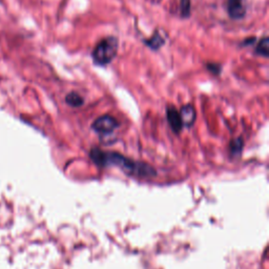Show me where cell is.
I'll use <instances>...</instances> for the list:
<instances>
[{
    "label": "cell",
    "mask_w": 269,
    "mask_h": 269,
    "mask_svg": "<svg viewBox=\"0 0 269 269\" xmlns=\"http://www.w3.org/2000/svg\"><path fill=\"white\" fill-rule=\"evenodd\" d=\"M207 70H209L211 73L215 75H220V73H221V65L218 64V63H214V62H210L207 63Z\"/></svg>",
    "instance_id": "7c38bea8"
},
{
    "label": "cell",
    "mask_w": 269,
    "mask_h": 269,
    "mask_svg": "<svg viewBox=\"0 0 269 269\" xmlns=\"http://www.w3.org/2000/svg\"><path fill=\"white\" fill-rule=\"evenodd\" d=\"M255 53L264 58H268L269 56V38L268 37H264L263 39H261V41L255 47Z\"/></svg>",
    "instance_id": "9c48e42d"
},
{
    "label": "cell",
    "mask_w": 269,
    "mask_h": 269,
    "mask_svg": "<svg viewBox=\"0 0 269 269\" xmlns=\"http://www.w3.org/2000/svg\"><path fill=\"white\" fill-rule=\"evenodd\" d=\"M227 12L229 17L235 20L244 18L246 10L243 6V0H227Z\"/></svg>",
    "instance_id": "5b68a950"
},
{
    "label": "cell",
    "mask_w": 269,
    "mask_h": 269,
    "mask_svg": "<svg viewBox=\"0 0 269 269\" xmlns=\"http://www.w3.org/2000/svg\"><path fill=\"white\" fill-rule=\"evenodd\" d=\"M119 125L120 124L116 118L109 115H104V116L97 118L93 122L92 129L98 133L108 134V133L113 132Z\"/></svg>",
    "instance_id": "3957f363"
},
{
    "label": "cell",
    "mask_w": 269,
    "mask_h": 269,
    "mask_svg": "<svg viewBox=\"0 0 269 269\" xmlns=\"http://www.w3.org/2000/svg\"><path fill=\"white\" fill-rule=\"evenodd\" d=\"M119 40L114 37V36L105 37L104 39L99 41L92 53V58L95 64L104 66L111 63L117 56Z\"/></svg>",
    "instance_id": "7a4b0ae2"
},
{
    "label": "cell",
    "mask_w": 269,
    "mask_h": 269,
    "mask_svg": "<svg viewBox=\"0 0 269 269\" xmlns=\"http://www.w3.org/2000/svg\"><path fill=\"white\" fill-rule=\"evenodd\" d=\"M181 16L182 18H187L190 15V10H191V6H190V0H181Z\"/></svg>",
    "instance_id": "8fae6325"
},
{
    "label": "cell",
    "mask_w": 269,
    "mask_h": 269,
    "mask_svg": "<svg viewBox=\"0 0 269 269\" xmlns=\"http://www.w3.org/2000/svg\"><path fill=\"white\" fill-rule=\"evenodd\" d=\"M90 157L98 165L118 166L127 174L140 177H152L156 175V170L149 164L132 161L131 159H128L118 153L103 152L99 149H93L90 153Z\"/></svg>",
    "instance_id": "6da1fadb"
},
{
    "label": "cell",
    "mask_w": 269,
    "mask_h": 269,
    "mask_svg": "<svg viewBox=\"0 0 269 269\" xmlns=\"http://www.w3.org/2000/svg\"><path fill=\"white\" fill-rule=\"evenodd\" d=\"M144 43L151 47L152 50H159L165 43V39L162 37L160 32L157 31L149 40H144Z\"/></svg>",
    "instance_id": "52a82bcc"
},
{
    "label": "cell",
    "mask_w": 269,
    "mask_h": 269,
    "mask_svg": "<svg viewBox=\"0 0 269 269\" xmlns=\"http://www.w3.org/2000/svg\"><path fill=\"white\" fill-rule=\"evenodd\" d=\"M180 117L182 120L183 126L185 125L187 127H191L194 124L195 118H197V114H195V109L193 105L187 104L183 106L180 111Z\"/></svg>",
    "instance_id": "8992f818"
},
{
    "label": "cell",
    "mask_w": 269,
    "mask_h": 269,
    "mask_svg": "<svg viewBox=\"0 0 269 269\" xmlns=\"http://www.w3.org/2000/svg\"><path fill=\"white\" fill-rule=\"evenodd\" d=\"M162 2V0H152L153 4H160Z\"/></svg>",
    "instance_id": "5bb4252c"
},
{
    "label": "cell",
    "mask_w": 269,
    "mask_h": 269,
    "mask_svg": "<svg viewBox=\"0 0 269 269\" xmlns=\"http://www.w3.org/2000/svg\"><path fill=\"white\" fill-rule=\"evenodd\" d=\"M166 118L168 121V124L170 128L173 129L175 133H180L183 128V123L180 117V113L177 111V108L173 105H168L166 107Z\"/></svg>",
    "instance_id": "277c9868"
},
{
    "label": "cell",
    "mask_w": 269,
    "mask_h": 269,
    "mask_svg": "<svg viewBox=\"0 0 269 269\" xmlns=\"http://www.w3.org/2000/svg\"><path fill=\"white\" fill-rule=\"evenodd\" d=\"M255 41V37H249L247 40H245V41H243L242 43H241V45H244V46H247L248 44H252L253 42Z\"/></svg>",
    "instance_id": "4fadbf2b"
},
{
    "label": "cell",
    "mask_w": 269,
    "mask_h": 269,
    "mask_svg": "<svg viewBox=\"0 0 269 269\" xmlns=\"http://www.w3.org/2000/svg\"><path fill=\"white\" fill-rule=\"evenodd\" d=\"M65 102L72 107H80L84 103V99L78 93L71 92L65 97Z\"/></svg>",
    "instance_id": "ba28073f"
},
{
    "label": "cell",
    "mask_w": 269,
    "mask_h": 269,
    "mask_svg": "<svg viewBox=\"0 0 269 269\" xmlns=\"http://www.w3.org/2000/svg\"><path fill=\"white\" fill-rule=\"evenodd\" d=\"M243 139L242 138H237L235 140H232L230 143V152L232 155H240L242 150H243Z\"/></svg>",
    "instance_id": "30bf717a"
}]
</instances>
